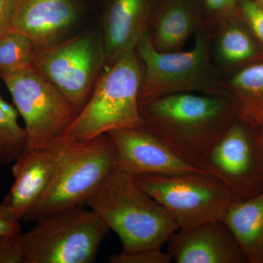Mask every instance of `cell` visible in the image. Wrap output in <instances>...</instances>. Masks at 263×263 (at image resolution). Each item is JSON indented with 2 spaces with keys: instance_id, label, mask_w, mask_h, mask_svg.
I'll list each match as a JSON object with an SVG mask.
<instances>
[{
  "instance_id": "cell-29",
  "label": "cell",
  "mask_w": 263,
  "mask_h": 263,
  "mask_svg": "<svg viewBox=\"0 0 263 263\" xmlns=\"http://www.w3.org/2000/svg\"><path fill=\"white\" fill-rule=\"evenodd\" d=\"M255 1H257V3H259V4H261L263 6V0H255Z\"/></svg>"
},
{
  "instance_id": "cell-10",
  "label": "cell",
  "mask_w": 263,
  "mask_h": 263,
  "mask_svg": "<svg viewBox=\"0 0 263 263\" xmlns=\"http://www.w3.org/2000/svg\"><path fill=\"white\" fill-rule=\"evenodd\" d=\"M200 167L220 180L234 202L263 192V142L258 127L238 118Z\"/></svg>"
},
{
  "instance_id": "cell-5",
  "label": "cell",
  "mask_w": 263,
  "mask_h": 263,
  "mask_svg": "<svg viewBox=\"0 0 263 263\" xmlns=\"http://www.w3.org/2000/svg\"><path fill=\"white\" fill-rule=\"evenodd\" d=\"M117 167V152L108 135L83 143L68 142L49 186L23 220L36 221L65 209L86 206Z\"/></svg>"
},
{
  "instance_id": "cell-16",
  "label": "cell",
  "mask_w": 263,
  "mask_h": 263,
  "mask_svg": "<svg viewBox=\"0 0 263 263\" xmlns=\"http://www.w3.org/2000/svg\"><path fill=\"white\" fill-rule=\"evenodd\" d=\"M211 27L205 15L191 0H165L155 8L148 33L161 53L182 51L188 40Z\"/></svg>"
},
{
  "instance_id": "cell-3",
  "label": "cell",
  "mask_w": 263,
  "mask_h": 263,
  "mask_svg": "<svg viewBox=\"0 0 263 263\" xmlns=\"http://www.w3.org/2000/svg\"><path fill=\"white\" fill-rule=\"evenodd\" d=\"M195 37L189 51L161 53L154 48L148 31L145 33L136 48L143 65L139 105L178 93L231 97L227 79L213 60L212 27Z\"/></svg>"
},
{
  "instance_id": "cell-8",
  "label": "cell",
  "mask_w": 263,
  "mask_h": 263,
  "mask_svg": "<svg viewBox=\"0 0 263 263\" xmlns=\"http://www.w3.org/2000/svg\"><path fill=\"white\" fill-rule=\"evenodd\" d=\"M0 79L25 123V149L44 146L63 136L78 114L61 91L33 66L0 70Z\"/></svg>"
},
{
  "instance_id": "cell-17",
  "label": "cell",
  "mask_w": 263,
  "mask_h": 263,
  "mask_svg": "<svg viewBox=\"0 0 263 263\" xmlns=\"http://www.w3.org/2000/svg\"><path fill=\"white\" fill-rule=\"evenodd\" d=\"M235 15L212 28V53L214 63L223 76L256 63L263 56L255 37Z\"/></svg>"
},
{
  "instance_id": "cell-28",
  "label": "cell",
  "mask_w": 263,
  "mask_h": 263,
  "mask_svg": "<svg viewBox=\"0 0 263 263\" xmlns=\"http://www.w3.org/2000/svg\"><path fill=\"white\" fill-rule=\"evenodd\" d=\"M259 133H260L261 138H262V142H263V124L262 125L259 126L258 127Z\"/></svg>"
},
{
  "instance_id": "cell-2",
  "label": "cell",
  "mask_w": 263,
  "mask_h": 263,
  "mask_svg": "<svg viewBox=\"0 0 263 263\" xmlns=\"http://www.w3.org/2000/svg\"><path fill=\"white\" fill-rule=\"evenodd\" d=\"M86 205L117 233L123 252L128 253L162 249L179 229L167 211L119 167L105 178Z\"/></svg>"
},
{
  "instance_id": "cell-21",
  "label": "cell",
  "mask_w": 263,
  "mask_h": 263,
  "mask_svg": "<svg viewBox=\"0 0 263 263\" xmlns=\"http://www.w3.org/2000/svg\"><path fill=\"white\" fill-rule=\"evenodd\" d=\"M36 46L23 33L11 29L0 39V70L14 71L32 67Z\"/></svg>"
},
{
  "instance_id": "cell-26",
  "label": "cell",
  "mask_w": 263,
  "mask_h": 263,
  "mask_svg": "<svg viewBox=\"0 0 263 263\" xmlns=\"http://www.w3.org/2000/svg\"><path fill=\"white\" fill-rule=\"evenodd\" d=\"M21 220L2 202L0 203V235L22 233Z\"/></svg>"
},
{
  "instance_id": "cell-20",
  "label": "cell",
  "mask_w": 263,
  "mask_h": 263,
  "mask_svg": "<svg viewBox=\"0 0 263 263\" xmlns=\"http://www.w3.org/2000/svg\"><path fill=\"white\" fill-rule=\"evenodd\" d=\"M18 114L0 96V165L15 162L27 147V131L19 125Z\"/></svg>"
},
{
  "instance_id": "cell-23",
  "label": "cell",
  "mask_w": 263,
  "mask_h": 263,
  "mask_svg": "<svg viewBox=\"0 0 263 263\" xmlns=\"http://www.w3.org/2000/svg\"><path fill=\"white\" fill-rule=\"evenodd\" d=\"M171 255L162 249H148L139 252H122L110 256V263H170L172 262Z\"/></svg>"
},
{
  "instance_id": "cell-12",
  "label": "cell",
  "mask_w": 263,
  "mask_h": 263,
  "mask_svg": "<svg viewBox=\"0 0 263 263\" xmlns=\"http://www.w3.org/2000/svg\"><path fill=\"white\" fill-rule=\"evenodd\" d=\"M118 159V167L133 176L208 173L173 153L143 126L108 132Z\"/></svg>"
},
{
  "instance_id": "cell-27",
  "label": "cell",
  "mask_w": 263,
  "mask_h": 263,
  "mask_svg": "<svg viewBox=\"0 0 263 263\" xmlns=\"http://www.w3.org/2000/svg\"><path fill=\"white\" fill-rule=\"evenodd\" d=\"M16 0H0V39L11 29Z\"/></svg>"
},
{
  "instance_id": "cell-18",
  "label": "cell",
  "mask_w": 263,
  "mask_h": 263,
  "mask_svg": "<svg viewBox=\"0 0 263 263\" xmlns=\"http://www.w3.org/2000/svg\"><path fill=\"white\" fill-rule=\"evenodd\" d=\"M222 221L247 262L263 263V192L248 200L233 202Z\"/></svg>"
},
{
  "instance_id": "cell-11",
  "label": "cell",
  "mask_w": 263,
  "mask_h": 263,
  "mask_svg": "<svg viewBox=\"0 0 263 263\" xmlns=\"http://www.w3.org/2000/svg\"><path fill=\"white\" fill-rule=\"evenodd\" d=\"M67 144L62 136L44 146L24 150L15 161L14 182L3 203L21 221L49 186Z\"/></svg>"
},
{
  "instance_id": "cell-22",
  "label": "cell",
  "mask_w": 263,
  "mask_h": 263,
  "mask_svg": "<svg viewBox=\"0 0 263 263\" xmlns=\"http://www.w3.org/2000/svg\"><path fill=\"white\" fill-rule=\"evenodd\" d=\"M241 20L255 39L263 46V6L255 0H243L240 5Z\"/></svg>"
},
{
  "instance_id": "cell-9",
  "label": "cell",
  "mask_w": 263,
  "mask_h": 263,
  "mask_svg": "<svg viewBox=\"0 0 263 263\" xmlns=\"http://www.w3.org/2000/svg\"><path fill=\"white\" fill-rule=\"evenodd\" d=\"M105 65L103 41L93 34L37 47L33 67L53 83L78 113L91 96Z\"/></svg>"
},
{
  "instance_id": "cell-4",
  "label": "cell",
  "mask_w": 263,
  "mask_h": 263,
  "mask_svg": "<svg viewBox=\"0 0 263 263\" xmlns=\"http://www.w3.org/2000/svg\"><path fill=\"white\" fill-rule=\"evenodd\" d=\"M143 65L137 50L119 58L98 78L87 103L64 133L83 143L121 128L143 126L139 110Z\"/></svg>"
},
{
  "instance_id": "cell-24",
  "label": "cell",
  "mask_w": 263,
  "mask_h": 263,
  "mask_svg": "<svg viewBox=\"0 0 263 263\" xmlns=\"http://www.w3.org/2000/svg\"><path fill=\"white\" fill-rule=\"evenodd\" d=\"M204 15L212 28L235 15L236 0H200Z\"/></svg>"
},
{
  "instance_id": "cell-14",
  "label": "cell",
  "mask_w": 263,
  "mask_h": 263,
  "mask_svg": "<svg viewBox=\"0 0 263 263\" xmlns=\"http://www.w3.org/2000/svg\"><path fill=\"white\" fill-rule=\"evenodd\" d=\"M156 8V0H113L103 22L105 66L110 67L128 52L136 50Z\"/></svg>"
},
{
  "instance_id": "cell-6",
  "label": "cell",
  "mask_w": 263,
  "mask_h": 263,
  "mask_svg": "<svg viewBox=\"0 0 263 263\" xmlns=\"http://www.w3.org/2000/svg\"><path fill=\"white\" fill-rule=\"evenodd\" d=\"M22 233L24 263L95 262L108 226L92 210L65 209L41 218Z\"/></svg>"
},
{
  "instance_id": "cell-15",
  "label": "cell",
  "mask_w": 263,
  "mask_h": 263,
  "mask_svg": "<svg viewBox=\"0 0 263 263\" xmlns=\"http://www.w3.org/2000/svg\"><path fill=\"white\" fill-rule=\"evenodd\" d=\"M78 15L75 0H16L11 29L41 47L60 41Z\"/></svg>"
},
{
  "instance_id": "cell-1",
  "label": "cell",
  "mask_w": 263,
  "mask_h": 263,
  "mask_svg": "<svg viewBox=\"0 0 263 263\" xmlns=\"http://www.w3.org/2000/svg\"><path fill=\"white\" fill-rule=\"evenodd\" d=\"M139 110L147 130L198 167L238 118L232 97L200 93L167 95L140 105Z\"/></svg>"
},
{
  "instance_id": "cell-25",
  "label": "cell",
  "mask_w": 263,
  "mask_h": 263,
  "mask_svg": "<svg viewBox=\"0 0 263 263\" xmlns=\"http://www.w3.org/2000/svg\"><path fill=\"white\" fill-rule=\"evenodd\" d=\"M22 233L0 235V263H24Z\"/></svg>"
},
{
  "instance_id": "cell-13",
  "label": "cell",
  "mask_w": 263,
  "mask_h": 263,
  "mask_svg": "<svg viewBox=\"0 0 263 263\" xmlns=\"http://www.w3.org/2000/svg\"><path fill=\"white\" fill-rule=\"evenodd\" d=\"M167 252L176 263H247L222 220L178 229L167 242Z\"/></svg>"
},
{
  "instance_id": "cell-7",
  "label": "cell",
  "mask_w": 263,
  "mask_h": 263,
  "mask_svg": "<svg viewBox=\"0 0 263 263\" xmlns=\"http://www.w3.org/2000/svg\"><path fill=\"white\" fill-rule=\"evenodd\" d=\"M133 177L167 211L179 229L222 220L234 202L226 185L206 173L141 175Z\"/></svg>"
},
{
  "instance_id": "cell-19",
  "label": "cell",
  "mask_w": 263,
  "mask_h": 263,
  "mask_svg": "<svg viewBox=\"0 0 263 263\" xmlns=\"http://www.w3.org/2000/svg\"><path fill=\"white\" fill-rule=\"evenodd\" d=\"M238 118L253 127L263 124V62L252 64L226 79Z\"/></svg>"
}]
</instances>
